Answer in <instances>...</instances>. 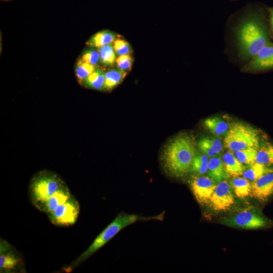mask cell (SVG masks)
<instances>
[{
  "instance_id": "15",
  "label": "cell",
  "mask_w": 273,
  "mask_h": 273,
  "mask_svg": "<svg viewBox=\"0 0 273 273\" xmlns=\"http://www.w3.org/2000/svg\"><path fill=\"white\" fill-rule=\"evenodd\" d=\"M197 145L203 153L210 158L215 157L223 149L220 140L214 137L202 138Z\"/></svg>"
},
{
  "instance_id": "1",
  "label": "cell",
  "mask_w": 273,
  "mask_h": 273,
  "mask_svg": "<svg viewBox=\"0 0 273 273\" xmlns=\"http://www.w3.org/2000/svg\"><path fill=\"white\" fill-rule=\"evenodd\" d=\"M196 140L189 133H181L169 140L161 155V162L171 176L181 177L191 170L196 155Z\"/></svg>"
},
{
  "instance_id": "10",
  "label": "cell",
  "mask_w": 273,
  "mask_h": 273,
  "mask_svg": "<svg viewBox=\"0 0 273 273\" xmlns=\"http://www.w3.org/2000/svg\"><path fill=\"white\" fill-rule=\"evenodd\" d=\"M273 68V44L262 47L242 69L245 72H257Z\"/></svg>"
},
{
  "instance_id": "22",
  "label": "cell",
  "mask_w": 273,
  "mask_h": 273,
  "mask_svg": "<svg viewBox=\"0 0 273 273\" xmlns=\"http://www.w3.org/2000/svg\"><path fill=\"white\" fill-rule=\"evenodd\" d=\"M249 166L250 167L248 169H246L243 175L244 177L252 181V182L266 173L273 172V167L272 166H266L256 162Z\"/></svg>"
},
{
  "instance_id": "13",
  "label": "cell",
  "mask_w": 273,
  "mask_h": 273,
  "mask_svg": "<svg viewBox=\"0 0 273 273\" xmlns=\"http://www.w3.org/2000/svg\"><path fill=\"white\" fill-rule=\"evenodd\" d=\"M23 262L22 258L15 251L10 249L1 253V272H14L23 267Z\"/></svg>"
},
{
  "instance_id": "31",
  "label": "cell",
  "mask_w": 273,
  "mask_h": 273,
  "mask_svg": "<svg viewBox=\"0 0 273 273\" xmlns=\"http://www.w3.org/2000/svg\"><path fill=\"white\" fill-rule=\"evenodd\" d=\"M270 24L271 28L273 30V9H272L270 11Z\"/></svg>"
},
{
  "instance_id": "14",
  "label": "cell",
  "mask_w": 273,
  "mask_h": 273,
  "mask_svg": "<svg viewBox=\"0 0 273 273\" xmlns=\"http://www.w3.org/2000/svg\"><path fill=\"white\" fill-rule=\"evenodd\" d=\"M222 161L225 171L229 177L234 178L242 175L246 169L245 165L231 151L224 154Z\"/></svg>"
},
{
  "instance_id": "11",
  "label": "cell",
  "mask_w": 273,
  "mask_h": 273,
  "mask_svg": "<svg viewBox=\"0 0 273 273\" xmlns=\"http://www.w3.org/2000/svg\"><path fill=\"white\" fill-rule=\"evenodd\" d=\"M273 195V172L264 174L251 183V195L265 201Z\"/></svg>"
},
{
  "instance_id": "25",
  "label": "cell",
  "mask_w": 273,
  "mask_h": 273,
  "mask_svg": "<svg viewBox=\"0 0 273 273\" xmlns=\"http://www.w3.org/2000/svg\"><path fill=\"white\" fill-rule=\"evenodd\" d=\"M98 51L100 54V61L103 65L107 66L114 65L116 62V56L112 43L98 48Z\"/></svg>"
},
{
  "instance_id": "5",
  "label": "cell",
  "mask_w": 273,
  "mask_h": 273,
  "mask_svg": "<svg viewBox=\"0 0 273 273\" xmlns=\"http://www.w3.org/2000/svg\"><path fill=\"white\" fill-rule=\"evenodd\" d=\"M260 132L251 125L240 121H234L230 124L224 137V147L231 152L248 148H259Z\"/></svg>"
},
{
  "instance_id": "29",
  "label": "cell",
  "mask_w": 273,
  "mask_h": 273,
  "mask_svg": "<svg viewBox=\"0 0 273 273\" xmlns=\"http://www.w3.org/2000/svg\"><path fill=\"white\" fill-rule=\"evenodd\" d=\"M80 60L96 66L100 61L99 52L95 49L86 50L83 53Z\"/></svg>"
},
{
  "instance_id": "4",
  "label": "cell",
  "mask_w": 273,
  "mask_h": 273,
  "mask_svg": "<svg viewBox=\"0 0 273 273\" xmlns=\"http://www.w3.org/2000/svg\"><path fill=\"white\" fill-rule=\"evenodd\" d=\"M65 185L52 171L43 170L37 172L31 178L29 187L31 203L39 210L49 198Z\"/></svg>"
},
{
  "instance_id": "20",
  "label": "cell",
  "mask_w": 273,
  "mask_h": 273,
  "mask_svg": "<svg viewBox=\"0 0 273 273\" xmlns=\"http://www.w3.org/2000/svg\"><path fill=\"white\" fill-rule=\"evenodd\" d=\"M105 72L98 68L89 75L82 82L86 87L98 90H104Z\"/></svg>"
},
{
  "instance_id": "24",
  "label": "cell",
  "mask_w": 273,
  "mask_h": 273,
  "mask_svg": "<svg viewBox=\"0 0 273 273\" xmlns=\"http://www.w3.org/2000/svg\"><path fill=\"white\" fill-rule=\"evenodd\" d=\"M258 148H248L239 150L234 152V154L242 163L250 165L256 162Z\"/></svg>"
},
{
  "instance_id": "28",
  "label": "cell",
  "mask_w": 273,
  "mask_h": 273,
  "mask_svg": "<svg viewBox=\"0 0 273 273\" xmlns=\"http://www.w3.org/2000/svg\"><path fill=\"white\" fill-rule=\"evenodd\" d=\"M113 48L118 56L130 55L131 52L130 44L123 39L117 38L114 42Z\"/></svg>"
},
{
  "instance_id": "30",
  "label": "cell",
  "mask_w": 273,
  "mask_h": 273,
  "mask_svg": "<svg viewBox=\"0 0 273 273\" xmlns=\"http://www.w3.org/2000/svg\"><path fill=\"white\" fill-rule=\"evenodd\" d=\"M116 63L118 69L127 73L131 68L132 58L130 55L119 56L116 58Z\"/></svg>"
},
{
  "instance_id": "27",
  "label": "cell",
  "mask_w": 273,
  "mask_h": 273,
  "mask_svg": "<svg viewBox=\"0 0 273 273\" xmlns=\"http://www.w3.org/2000/svg\"><path fill=\"white\" fill-rule=\"evenodd\" d=\"M96 69L95 66L79 60L75 67V74L79 82L82 84Z\"/></svg>"
},
{
  "instance_id": "21",
  "label": "cell",
  "mask_w": 273,
  "mask_h": 273,
  "mask_svg": "<svg viewBox=\"0 0 273 273\" xmlns=\"http://www.w3.org/2000/svg\"><path fill=\"white\" fill-rule=\"evenodd\" d=\"M236 196L240 198H245L251 195V183L245 177H234L231 182Z\"/></svg>"
},
{
  "instance_id": "8",
  "label": "cell",
  "mask_w": 273,
  "mask_h": 273,
  "mask_svg": "<svg viewBox=\"0 0 273 273\" xmlns=\"http://www.w3.org/2000/svg\"><path fill=\"white\" fill-rule=\"evenodd\" d=\"M235 202L229 183L225 180L219 181L216 186L209 201L212 209L217 211L230 209Z\"/></svg>"
},
{
  "instance_id": "17",
  "label": "cell",
  "mask_w": 273,
  "mask_h": 273,
  "mask_svg": "<svg viewBox=\"0 0 273 273\" xmlns=\"http://www.w3.org/2000/svg\"><path fill=\"white\" fill-rule=\"evenodd\" d=\"M204 125L207 129L218 138L224 137L230 127V124L218 117L206 118L204 121Z\"/></svg>"
},
{
  "instance_id": "12",
  "label": "cell",
  "mask_w": 273,
  "mask_h": 273,
  "mask_svg": "<svg viewBox=\"0 0 273 273\" xmlns=\"http://www.w3.org/2000/svg\"><path fill=\"white\" fill-rule=\"evenodd\" d=\"M72 196L69 188L65 184L49 198L39 210L48 215L59 205L67 201Z\"/></svg>"
},
{
  "instance_id": "3",
  "label": "cell",
  "mask_w": 273,
  "mask_h": 273,
  "mask_svg": "<svg viewBox=\"0 0 273 273\" xmlns=\"http://www.w3.org/2000/svg\"><path fill=\"white\" fill-rule=\"evenodd\" d=\"M163 214L154 216H142L135 214L121 213L101 232L95 238L91 245L81 253L70 265L66 271H71L80 263L88 259L93 254L107 244L111 239L116 236L121 230L128 225L138 221L149 220H162Z\"/></svg>"
},
{
  "instance_id": "7",
  "label": "cell",
  "mask_w": 273,
  "mask_h": 273,
  "mask_svg": "<svg viewBox=\"0 0 273 273\" xmlns=\"http://www.w3.org/2000/svg\"><path fill=\"white\" fill-rule=\"evenodd\" d=\"M79 211V202L72 195L48 216L53 224L59 226H69L75 223Z\"/></svg>"
},
{
  "instance_id": "23",
  "label": "cell",
  "mask_w": 273,
  "mask_h": 273,
  "mask_svg": "<svg viewBox=\"0 0 273 273\" xmlns=\"http://www.w3.org/2000/svg\"><path fill=\"white\" fill-rule=\"evenodd\" d=\"M256 162L268 167L273 165V145L271 144L266 142L259 147Z\"/></svg>"
},
{
  "instance_id": "26",
  "label": "cell",
  "mask_w": 273,
  "mask_h": 273,
  "mask_svg": "<svg viewBox=\"0 0 273 273\" xmlns=\"http://www.w3.org/2000/svg\"><path fill=\"white\" fill-rule=\"evenodd\" d=\"M209 157L204 154L196 153L191 170L198 174L207 172Z\"/></svg>"
},
{
  "instance_id": "9",
  "label": "cell",
  "mask_w": 273,
  "mask_h": 273,
  "mask_svg": "<svg viewBox=\"0 0 273 273\" xmlns=\"http://www.w3.org/2000/svg\"><path fill=\"white\" fill-rule=\"evenodd\" d=\"M210 177L194 176L190 180V188L197 201L201 204H207L216 184Z\"/></svg>"
},
{
  "instance_id": "18",
  "label": "cell",
  "mask_w": 273,
  "mask_h": 273,
  "mask_svg": "<svg viewBox=\"0 0 273 273\" xmlns=\"http://www.w3.org/2000/svg\"><path fill=\"white\" fill-rule=\"evenodd\" d=\"M116 39V35L113 32L103 30L93 35L86 44L91 47L100 48L112 44Z\"/></svg>"
},
{
  "instance_id": "2",
  "label": "cell",
  "mask_w": 273,
  "mask_h": 273,
  "mask_svg": "<svg viewBox=\"0 0 273 273\" xmlns=\"http://www.w3.org/2000/svg\"><path fill=\"white\" fill-rule=\"evenodd\" d=\"M236 35L239 54L242 60H251L262 47L271 43L266 26L254 16L240 23Z\"/></svg>"
},
{
  "instance_id": "19",
  "label": "cell",
  "mask_w": 273,
  "mask_h": 273,
  "mask_svg": "<svg viewBox=\"0 0 273 273\" xmlns=\"http://www.w3.org/2000/svg\"><path fill=\"white\" fill-rule=\"evenodd\" d=\"M126 74L119 69H112L105 72L104 90H112L122 81Z\"/></svg>"
},
{
  "instance_id": "16",
  "label": "cell",
  "mask_w": 273,
  "mask_h": 273,
  "mask_svg": "<svg viewBox=\"0 0 273 273\" xmlns=\"http://www.w3.org/2000/svg\"><path fill=\"white\" fill-rule=\"evenodd\" d=\"M208 176L216 181H221L229 177L225 171L222 160L218 157H211L208 162Z\"/></svg>"
},
{
  "instance_id": "6",
  "label": "cell",
  "mask_w": 273,
  "mask_h": 273,
  "mask_svg": "<svg viewBox=\"0 0 273 273\" xmlns=\"http://www.w3.org/2000/svg\"><path fill=\"white\" fill-rule=\"evenodd\" d=\"M220 222L228 226L254 229L266 226V218L258 211L246 209L222 219Z\"/></svg>"
}]
</instances>
